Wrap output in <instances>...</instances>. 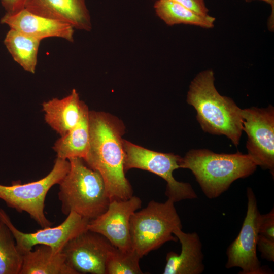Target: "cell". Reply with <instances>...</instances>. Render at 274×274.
<instances>
[{"label": "cell", "instance_id": "cell-5", "mask_svg": "<svg viewBox=\"0 0 274 274\" xmlns=\"http://www.w3.org/2000/svg\"><path fill=\"white\" fill-rule=\"evenodd\" d=\"M175 202L150 201L147 207L132 214L130 219L131 249L141 258L168 241H177L174 231L182 228Z\"/></svg>", "mask_w": 274, "mask_h": 274}, {"label": "cell", "instance_id": "cell-4", "mask_svg": "<svg viewBox=\"0 0 274 274\" xmlns=\"http://www.w3.org/2000/svg\"><path fill=\"white\" fill-rule=\"evenodd\" d=\"M70 168L58 184L61 211L75 212L91 220L104 213L110 199L100 175L90 168L83 158L68 160Z\"/></svg>", "mask_w": 274, "mask_h": 274}, {"label": "cell", "instance_id": "cell-3", "mask_svg": "<svg viewBox=\"0 0 274 274\" xmlns=\"http://www.w3.org/2000/svg\"><path fill=\"white\" fill-rule=\"evenodd\" d=\"M179 164L192 172L209 199L219 197L234 181L251 175L257 167L247 154L217 153L206 149L189 150Z\"/></svg>", "mask_w": 274, "mask_h": 274}, {"label": "cell", "instance_id": "cell-2", "mask_svg": "<svg viewBox=\"0 0 274 274\" xmlns=\"http://www.w3.org/2000/svg\"><path fill=\"white\" fill-rule=\"evenodd\" d=\"M214 81L212 69L199 72L190 83L187 102L196 110L204 132L224 135L237 147L243 131L242 109L232 98L218 92Z\"/></svg>", "mask_w": 274, "mask_h": 274}, {"label": "cell", "instance_id": "cell-8", "mask_svg": "<svg viewBox=\"0 0 274 274\" xmlns=\"http://www.w3.org/2000/svg\"><path fill=\"white\" fill-rule=\"evenodd\" d=\"M247 210L241 229L236 238L228 246L225 267H239L240 274H265L256 252L261 214L255 194L250 187L247 189Z\"/></svg>", "mask_w": 274, "mask_h": 274}, {"label": "cell", "instance_id": "cell-16", "mask_svg": "<svg viewBox=\"0 0 274 274\" xmlns=\"http://www.w3.org/2000/svg\"><path fill=\"white\" fill-rule=\"evenodd\" d=\"M44 119L47 124L60 136L65 135L80 120L87 106L80 100L77 90L59 99L54 98L42 105Z\"/></svg>", "mask_w": 274, "mask_h": 274}, {"label": "cell", "instance_id": "cell-17", "mask_svg": "<svg viewBox=\"0 0 274 274\" xmlns=\"http://www.w3.org/2000/svg\"><path fill=\"white\" fill-rule=\"evenodd\" d=\"M20 274H77L66 263L64 254L48 246L38 245L23 255Z\"/></svg>", "mask_w": 274, "mask_h": 274}, {"label": "cell", "instance_id": "cell-1", "mask_svg": "<svg viewBox=\"0 0 274 274\" xmlns=\"http://www.w3.org/2000/svg\"><path fill=\"white\" fill-rule=\"evenodd\" d=\"M89 146L83 159L101 176L110 199L126 200L133 196L125 176L122 123L111 115L89 111Z\"/></svg>", "mask_w": 274, "mask_h": 274}, {"label": "cell", "instance_id": "cell-10", "mask_svg": "<svg viewBox=\"0 0 274 274\" xmlns=\"http://www.w3.org/2000/svg\"><path fill=\"white\" fill-rule=\"evenodd\" d=\"M0 220L11 231L17 247L22 255L37 245L50 247L55 253H60L71 239L88 230L89 220L75 212H71L60 225L54 227L42 228L34 232L25 233L18 230L13 224L8 214L0 208Z\"/></svg>", "mask_w": 274, "mask_h": 274}, {"label": "cell", "instance_id": "cell-27", "mask_svg": "<svg viewBox=\"0 0 274 274\" xmlns=\"http://www.w3.org/2000/svg\"><path fill=\"white\" fill-rule=\"evenodd\" d=\"M246 2H251L254 1H261L270 5L271 13L268 19L267 27L269 30L273 31L274 30V0H245Z\"/></svg>", "mask_w": 274, "mask_h": 274}, {"label": "cell", "instance_id": "cell-14", "mask_svg": "<svg viewBox=\"0 0 274 274\" xmlns=\"http://www.w3.org/2000/svg\"><path fill=\"white\" fill-rule=\"evenodd\" d=\"M41 16L70 24L74 29H92L85 0H25L24 8Z\"/></svg>", "mask_w": 274, "mask_h": 274}, {"label": "cell", "instance_id": "cell-13", "mask_svg": "<svg viewBox=\"0 0 274 274\" xmlns=\"http://www.w3.org/2000/svg\"><path fill=\"white\" fill-rule=\"evenodd\" d=\"M1 23L40 41L57 37L74 42V28L70 24L38 15L24 8L12 13H6L1 19Z\"/></svg>", "mask_w": 274, "mask_h": 274}, {"label": "cell", "instance_id": "cell-24", "mask_svg": "<svg viewBox=\"0 0 274 274\" xmlns=\"http://www.w3.org/2000/svg\"><path fill=\"white\" fill-rule=\"evenodd\" d=\"M257 248L261 253L262 258L268 261H274V240L259 233Z\"/></svg>", "mask_w": 274, "mask_h": 274}, {"label": "cell", "instance_id": "cell-15", "mask_svg": "<svg viewBox=\"0 0 274 274\" xmlns=\"http://www.w3.org/2000/svg\"><path fill=\"white\" fill-rule=\"evenodd\" d=\"M174 235L180 241L181 251L180 254L173 251L166 256L164 274H200L204 270L202 244L196 232L185 233L177 228Z\"/></svg>", "mask_w": 274, "mask_h": 274}, {"label": "cell", "instance_id": "cell-25", "mask_svg": "<svg viewBox=\"0 0 274 274\" xmlns=\"http://www.w3.org/2000/svg\"><path fill=\"white\" fill-rule=\"evenodd\" d=\"M203 15H208L209 9L204 0H170Z\"/></svg>", "mask_w": 274, "mask_h": 274}, {"label": "cell", "instance_id": "cell-18", "mask_svg": "<svg viewBox=\"0 0 274 274\" xmlns=\"http://www.w3.org/2000/svg\"><path fill=\"white\" fill-rule=\"evenodd\" d=\"M89 113L87 108L78 124L55 142L53 149L57 158H85L89 146Z\"/></svg>", "mask_w": 274, "mask_h": 274}, {"label": "cell", "instance_id": "cell-26", "mask_svg": "<svg viewBox=\"0 0 274 274\" xmlns=\"http://www.w3.org/2000/svg\"><path fill=\"white\" fill-rule=\"evenodd\" d=\"M7 13H12L24 8L25 0H1Z\"/></svg>", "mask_w": 274, "mask_h": 274}, {"label": "cell", "instance_id": "cell-12", "mask_svg": "<svg viewBox=\"0 0 274 274\" xmlns=\"http://www.w3.org/2000/svg\"><path fill=\"white\" fill-rule=\"evenodd\" d=\"M141 204V199L133 195L126 200H111L104 213L89 221L87 229L102 235L119 250H131L130 219Z\"/></svg>", "mask_w": 274, "mask_h": 274}, {"label": "cell", "instance_id": "cell-22", "mask_svg": "<svg viewBox=\"0 0 274 274\" xmlns=\"http://www.w3.org/2000/svg\"><path fill=\"white\" fill-rule=\"evenodd\" d=\"M140 258L132 249L123 251L114 247L108 256L106 274L143 273L139 265Z\"/></svg>", "mask_w": 274, "mask_h": 274}, {"label": "cell", "instance_id": "cell-19", "mask_svg": "<svg viewBox=\"0 0 274 274\" xmlns=\"http://www.w3.org/2000/svg\"><path fill=\"white\" fill-rule=\"evenodd\" d=\"M154 8L157 16L168 26L183 24L206 29L214 26V17L199 14L172 1L157 0Z\"/></svg>", "mask_w": 274, "mask_h": 274}, {"label": "cell", "instance_id": "cell-21", "mask_svg": "<svg viewBox=\"0 0 274 274\" xmlns=\"http://www.w3.org/2000/svg\"><path fill=\"white\" fill-rule=\"evenodd\" d=\"M22 262L11 231L0 220V274H20Z\"/></svg>", "mask_w": 274, "mask_h": 274}, {"label": "cell", "instance_id": "cell-9", "mask_svg": "<svg viewBox=\"0 0 274 274\" xmlns=\"http://www.w3.org/2000/svg\"><path fill=\"white\" fill-rule=\"evenodd\" d=\"M243 131L247 135L248 155L257 166L274 172V108L242 109Z\"/></svg>", "mask_w": 274, "mask_h": 274}, {"label": "cell", "instance_id": "cell-6", "mask_svg": "<svg viewBox=\"0 0 274 274\" xmlns=\"http://www.w3.org/2000/svg\"><path fill=\"white\" fill-rule=\"evenodd\" d=\"M69 168L68 160L57 157L51 170L39 180L24 184L13 181L9 186L0 184V199L18 212L27 213L42 228L51 226L53 223L44 213L45 198L49 190L59 183Z\"/></svg>", "mask_w": 274, "mask_h": 274}, {"label": "cell", "instance_id": "cell-7", "mask_svg": "<svg viewBox=\"0 0 274 274\" xmlns=\"http://www.w3.org/2000/svg\"><path fill=\"white\" fill-rule=\"evenodd\" d=\"M123 144L125 171L138 168L159 176L167 183L165 195L175 203L197 198V194L189 183L179 182L173 176V172L180 168L181 157L173 153L150 150L124 140Z\"/></svg>", "mask_w": 274, "mask_h": 274}, {"label": "cell", "instance_id": "cell-23", "mask_svg": "<svg viewBox=\"0 0 274 274\" xmlns=\"http://www.w3.org/2000/svg\"><path fill=\"white\" fill-rule=\"evenodd\" d=\"M259 233L274 240V210L273 208L266 214L260 215Z\"/></svg>", "mask_w": 274, "mask_h": 274}, {"label": "cell", "instance_id": "cell-11", "mask_svg": "<svg viewBox=\"0 0 274 274\" xmlns=\"http://www.w3.org/2000/svg\"><path fill=\"white\" fill-rule=\"evenodd\" d=\"M113 247L102 235L87 230L69 241L62 253L77 274H106L108 256Z\"/></svg>", "mask_w": 274, "mask_h": 274}, {"label": "cell", "instance_id": "cell-20", "mask_svg": "<svg viewBox=\"0 0 274 274\" xmlns=\"http://www.w3.org/2000/svg\"><path fill=\"white\" fill-rule=\"evenodd\" d=\"M41 41L12 29L7 33L4 43L14 61L25 71L35 74Z\"/></svg>", "mask_w": 274, "mask_h": 274}]
</instances>
